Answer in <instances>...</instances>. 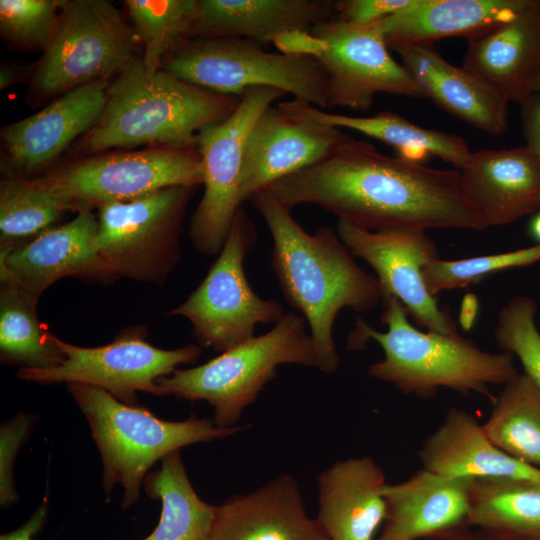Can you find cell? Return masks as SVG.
<instances>
[{"instance_id":"bcb514c9","label":"cell","mask_w":540,"mask_h":540,"mask_svg":"<svg viewBox=\"0 0 540 540\" xmlns=\"http://www.w3.org/2000/svg\"><path fill=\"white\" fill-rule=\"evenodd\" d=\"M16 77V73L10 69H1L0 73V86L1 89L6 88L7 86L11 85L14 78Z\"/></svg>"},{"instance_id":"f546056e","label":"cell","mask_w":540,"mask_h":540,"mask_svg":"<svg viewBox=\"0 0 540 540\" xmlns=\"http://www.w3.org/2000/svg\"><path fill=\"white\" fill-rule=\"evenodd\" d=\"M148 497L161 501L154 530L141 540H209L216 506L204 502L186 473L180 450L161 459L160 467L145 477Z\"/></svg>"},{"instance_id":"cb8c5ba5","label":"cell","mask_w":540,"mask_h":540,"mask_svg":"<svg viewBox=\"0 0 540 540\" xmlns=\"http://www.w3.org/2000/svg\"><path fill=\"white\" fill-rule=\"evenodd\" d=\"M395 52L426 98L485 133H505L508 102L486 82L449 63L432 45L402 47Z\"/></svg>"},{"instance_id":"836d02e7","label":"cell","mask_w":540,"mask_h":540,"mask_svg":"<svg viewBox=\"0 0 540 540\" xmlns=\"http://www.w3.org/2000/svg\"><path fill=\"white\" fill-rule=\"evenodd\" d=\"M134 33L144 44L142 61L147 69H162L164 55L188 40L196 0H127Z\"/></svg>"},{"instance_id":"e575fe53","label":"cell","mask_w":540,"mask_h":540,"mask_svg":"<svg viewBox=\"0 0 540 540\" xmlns=\"http://www.w3.org/2000/svg\"><path fill=\"white\" fill-rule=\"evenodd\" d=\"M540 260V244L508 252L456 260L436 259L423 269L428 291L436 296L443 290L465 288L495 273L534 264Z\"/></svg>"},{"instance_id":"f1b7e54d","label":"cell","mask_w":540,"mask_h":540,"mask_svg":"<svg viewBox=\"0 0 540 540\" xmlns=\"http://www.w3.org/2000/svg\"><path fill=\"white\" fill-rule=\"evenodd\" d=\"M469 525L490 540H540V481L475 479Z\"/></svg>"},{"instance_id":"9c48e42d","label":"cell","mask_w":540,"mask_h":540,"mask_svg":"<svg viewBox=\"0 0 540 540\" xmlns=\"http://www.w3.org/2000/svg\"><path fill=\"white\" fill-rule=\"evenodd\" d=\"M194 188L167 187L98 208V250L114 277L166 281L180 260V232Z\"/></svg>"},{"instance_id":"9a60e30c","label":"cell","mask_w":540,"mask_h":540,"mask_svg":"<svg viewBox=\"0 0 540 540\" xmlns=\"http://www.w3.org/2000/svg\"><path fill=\"white\" fill-rule=\"evenodd\" d=\"M336 232L355 256L376 272L382 299L397 298L414 322L427 331L458 332L448 311L427 289L424 267L439 258L436 243L420 229L368 231L338 219Z\"/></svg>"},{"instance_id":"7bdbcfd3","label":"cell","mask_w":540,"mask_h":540,"mask_svg":"<svg viewBox=\"0 0 540 540\" xmlns=\"http://www.w3.org/2000/svg\"><path fill=\"white\" fill-rule=\"evenodd\" d=\"M478 312V302L472 294L466 295L461 304L460 323L465 330L471 329Z\"/></svg>"},{"instance_id":"6da1fadb","label":"cell","mask_w":540,"mask_h":540,"mask_svg":"<svg viewBox=\"0 0 540 540\" xmlns=\"http://www.w3.org/2000/svg\"><path fill=\"white\" fill-rule=\"evenodd\" d=\"M267 189L290 210L316 205L368 231L487 228L459 170L388 156L345 132L321 160Z\"/></svg>"},{"instance_id":"e0dca14e","label":"cell","mask_w":540,"mask_h":540,"mask_svg":"<svg viewBox=\"0 0 540 540\" xmlns=\"http://www.w3.org/2000/svg\"><path fill=\"white\" fill-rule=\"evenodd\" d=\"M475 478L448 477L420 469L386 484V516L375 540H441L472 529L470 497Z\"/></svg>"},{"instance_id":"ba28073f","label":"cell","mask_w":540,"mask_h":540,"mask_svg":"<svg viewBox=\"0 0 540 540\" xmlns=\"http://www.w3.org/2000/svg\"><path fill=\"white\" fill-rule=\"evenodd\" d=\"M256 241V225L241 208L206 277L168 313L190 321L199 345L223 352L252 338L258 324H275L285 315L280 302L259 297L247 280L244 260Z\"/></svg>"},{"instance_id":"4fadbf2b","label":"cell","mask_w":540,"mask_h":540,"mask_svg":"<svg viewBox=\"0 0 540 540\" xmlns=\"http://www.w3.org/2000/svg\"><path fill=\"white\" fill-rule=\"evenodd\" d=\"M284 95L271 87L248 88L227 119L199 132L204 194L191 217L189 235L200 253L221 251L242 206L240 184L250 131L264 110Z\"/></svg>"},{"instance_id":"d4e9b609","label":"cell","mask_w":540,"mask_h":540,"mask_svg":"<svg viewBox=\"0 0 540 540\" xmlns=\"http://www.w3.org/2000/svg\"><path fill=\"white\" fill-rule=\"evenodd\" d=\"M335 13L336 1L329 0H198L189 39L271 41L284 32H311Z\"/></svg>"},{"instance_id":"7dc6e473","label":"cell","mask_w":540,"mask_h":540,"mask_svg":"<svg viewBox=\"0 0 540 540\" xmlns=\"http://www.w3.org/2000/svg\"><path fill=\"white\" fill-rule=\"evenodd\" d=\"M534 93L540 95V72L536 78L535 84H534Z\"/></svg>"},{"instance_id":"d590c367","label":"cell","mask_w":540,"mask_h":540,"mask_svg":"<svg viewBox=\"0 0 540 540\" xmlns=\"http://www.w3.org/2000/svg\"><path fill=\"white\" fill-rule=\"evenodd\" d=\"M536 313L533 298H513L498 313L494 338L501 351L519 360L523 373L540 389V330Z\"/></svg>"},{"instance_id":"d6986e66","label":"cell","mask_w":540,"mask_h":540,"mask_svg":"<svg viewBox=\"0 0 540 540\" xmlns=\"http://www.w3.org/2000/svg\"><path fill=\"white\" fill-rule=\"evenodd\" d=\"M459 172L464 194L486 227L540 209V162L527 145L471 152Z\"/></svg>"},{"instance_id":"5bb4252c","label":"cell","mask_w":540,"mask_h":540,"mask_svg":"<svg viewBox=\"0 0 540 540\" xmlns=\"http://www.w3.org/2000/svg\"><path fill=\"white\" fill-rule=\"evenodd\" d=\"M382 20L356 25L333 16L311 30L321 40L315 59L327 77V108L365 112L380 93L426 98L412 75L391 56Z\"/></svg>"},{"instance_id":"83f0119b","label":"cell","mask_w":540,"mask_h":540,"mask_svg":"<svg viewBox=\"0 0 540 540\" xmlns=\"http://www.w3.org/2000/svg\"><path fill=\"white\" fill-rule=\"evenodd\" d=\"M277 106L284 112L307 118L318 123L361 132L380 140L398 151V156L419 162L435 156L460 170L471 151L465 140L457 135L421 127L389 111L367 117H354L331 113L311 104L298 101H281Z\"/></svg>"},{"instance_id":"74e56055","label":"cell","mask_w":540,"mask_h":540,"mask_svg":"<svg viewBox=\"0 0 540 540\" xmlns=\"http://www.w3.org/2000/svg\"><path fill=\"white\" fill-rule=\"evenodd\" d=\"M36 417L18 413L0 427V505L6 508L18 500L13 477L15 458L35 425Z\"/></svg>"},{"instance_id":"30bf717a","label":"cell","mask_w":540,"mask_h":540,"mask_svg":"<svg viewBox=\"0 0 540 540\" xmlns=\"http://www.w3.org/2000/svg\"><path fill=\"white\" fill-rule=\"evenodd\" d=\"M35 180L64 211L79 213L167 187H196L203 182V166L197 148L162 147L83 159Z\"/></svg>"},{"instance_id":"60d3db41","label":"cell","mask_w":540,"mask_h":540,"mask_svg":"<svg viewBox=\"0 0 540 540\" xmlns=\"http://www.w3.org/2000/svg\"><path fill=\"white\" fill-rule=\"evenodd\" d=\"M521 108L527 146L540 162V95L534 94Z\"/></svg>"},{"instance_id":"7a4b0ae2","label":"cell","mask_w":540,"mask_h":540,"mask_svg":"<svg viewBox=\"0 0 540 540\" xmlns=\"http://www.w3.org/2000/svg\"><path fill=\"white\" fill-rule=\"evenodd\" d=\"M249 201L271 233V266L283 295L309 325L317 368L333 373L340 365L335 319L344 308L373 309L382 301L379 281L357 264L336 229L321 226L307 233L268 189Z\"/></svg>"},{"instance_id":"5b68a950","label":"cell","mask_w":540,"mask_h":540,"mask_svg":"<svg viewBox=\"0 0 540 540\" xmlns=\"http://www.w3.org/2000/svg\"><path fill=\"white\" fill-rule=\"evenodd\" d=\"M67 388L99 450L103 489L109 497L114 487L120 485L123 509L137 503L147 472L158 460L184 446L223 439L243 429L218 427L212 418L195 415L182 421H167L143 406L125 404L95 386L68 383Z\"/></svg>"},{"instance_id":"484cf974","label":"cell","mask_w":540,"mask_h":540,"mask_svg":"<svg viewBox=\"0 0 540 540\" xmlns=\"http://www.w3.org/2000/svg\"><path fill=\"white\" fill-rule=\"evenodd\" d=\"M422 468L448 477H512L540 481V470L502 451L473 414L451 407L417 451Z\"/></svg>"},{"instance_id":"1f68e13d","label":"cell","mask_w":540,"mask_h":540,"mask_svg":"<svg viewBox=\"0 0 540 540\" xmlns=\"http://www.w3.org/2000/svg\"><path fill=\"white\" fill-rule=\"evenodd\" d=\"M38 299L1 284L0 355L5 364L20 368H48L60 364L65 355L37 317Z\"/></svg>"},{"instance_id":"2e32d148","label":"cell","mask_w":540,"mask_h":540,"mask_svg":"<svg viewBox=\"0 0 540 540\" xmlns=\"http://www.w3.org/2000/svg\"><path fill=\"white\" fill-rule=\"evenodd\" d=\"M97 232V216L82 211L66 224L51 227L17 246L1 249V284L39 299L50 285L64 277L113 278L100 257Z\"/></svg>"},{"instance_id":"7c38bea8","label":"cell","mask_w":540,"mask_h":540,"mask_svg":"<svg viewBox=\"0 0 540 540\" xmlns=\"http://www.w3.org/2000/svg\"><path fill=\"white\" fill-rule=\"evenodd\" d=\"M53 338L64 360L48 368H19V379L40 384H87L128 405H138L137 392L164 396L157 380L181 364H194L200 355V348L194 344L176 349L155 347L146 341L140 328L125 331L98 347H81L55 335Z\"/></svg>"},{"instance_id":"3957f363","label":"cell","mask_w":540,"mask_h":540,"mask_svg":"<svg viewBox=\"0 0 540 540\" xmlns=\"http://www.w3.org/2000/svg\"><path fill=\"white\" fill-rule=\"evenodd\" d=\"M382 303L387 330L378 331L358 318L347 342L350 350L363 349L371 339L381 346L384 358L368 367L372 378L421 399L435 397L440 388L491 397L490 386L504 385L518 373L512 354L484 351L458 332L419 330L397 298L388 296Z\"/></svg>"},{"instance_id":"ee69618b","label":"cell","mask_w":540,"mask_h":540,"mask_svg":"<svg viewBox=\"0 0 540 540\" xmlns=\"http://www.w3.org/2000/svg\"><path fill=\"white\" fill-rule=\"evenodd\" d=\"M528 233L536 244H540V209L532 216L528 224Z\"/></svg>"},{"instance_id":"4dcf8cb0","label":"cell","mask_w":540,"mask_h":540,"mask_svg":"<svg viewBox=\"0 0 540 540\" xmlns=\"http://www.w3.org/2000/svg\"><path fill=\"white\" fill-rule=\"evenodd\" d=\"M483 425L489 439L511 457L540 470V389L522 372L493 400Z\"/></svg>"},{"instance_id":"4316f807","label":"cell","mask_w":540,"mask_h":540,"mask_svg":"<svg viewBox=\"0 0 540 540\" xmlns=\"http://www.w3.org/2000/svg\"><path fill=\"white\" fill-rule=\"evenodd\" d=\"M530 0H410L382 20L390 50L432 45L448 37L469 39L518 15Z\"/></svg>"},{"instance_id":"603a6c76","label":"cell","mask_w":540,"mask_h":540,"mask_svg":"<svg viewBox=\"0 0 540 540\" xmlns=\"http://www.w3.org/2000/svg\"><path fill=\"white\" fill-rule=\"evenodd\" d=\"M317 520L331 540H375L386 516L384 471L370 456L333 463L316 477Z\"/></svg>"},{"instance_id":"ac0fdd59","label":"cell","mask_w":540,"mask_h":540,"mask_svg":"<svg viewBox=\"0 0 540 540\" xmlns=\"http://www.w3.org/2000/svg\"><path fill=\"white\" fill-rule=\"evenodd\" d=\"M342 129L290 115L277 104L257 119L248 136L240 184L242 204L274 182L326 156Z\"/></svg>"},{"instance_id":"52a82bcc","label":"cell","mask_w":540,"mask_h":540,"mask_svg":"<svg viewBox=\"0 0 540 540\" xmlns=\"http://www.w3.org/2000/svg\"><path fill=\"white\" fill-rule=\"evenodd\" d=\"M162 69L222 95L240 97L251 87H271L327 109V77L317 59L269 52L251 39H188L164 60Z\"/></svg>"},{"instance_id":"f6af8a7d","label":"cell","mask_w":540,"mask_h":540,"mask_svg":"<svg viewBox=\"0 0 540 540\" xmlns=\"http://www.w3.org/2000/svg\"><path fill=\"white\" fill-rule=\"evenodd\" d=\"M441 540H490V539L486 537L485 535H483L482 533H480L479 531L470 529L464 533H461V534H458L449 538L441 539Z\"/></svg>"},{"instance_id":"b9f144b4","label":"cell","mask_w":540,"mask_h":540,"mask_svg":"<svg viewBox=\"0 0 540 540\" xmlns=\"http://www.w3.org/2000/svg\"><path fill=\"white\" fill-rule=\"evenodd\" d=\"M48 503L45 500L37 507L32 516L19 528L2 534L0 540H32V537L42 528L47 517Z\"/></svg>"},{"instance_id":"ffe728a7","label":"cell","mask_w":540,"mask_h":540,"mask_svg":"<svg viewBox=\"0 0 540 540\" xmlns=\"http://www.w3.org/2000/svg\"><path fill=\"white\" fill-rule=\"evenodd\" d=\"M462 67L486 82L508 103L523 105L540 72V0L512 19L467 39Z\"/></svg>"},{"instance_id":"f35d334b","label":"cell","mask_w":540,"mask_h":540,"mask_svg":"<svg viewBox=\"0 0 540 540\" xmlns=\"http://www.w3.org/2000/svg\"><path fill=\"white\" fill-rule=\"evenodd\" d=\"M410 0H342L336 1L335 16L350 24L380 21L405 7Z\"/></svg>"},{"instance_id":"8fae6325","label":"cell","mask_w":540,"mask_h":540,"mask_svg":"<svg viewBox=\"0 0 540 540\" xmlns=\"http://www.w3.org/2000/svg\"><path fill=\"white\" fill-rule=\"evenodd\" d=\"M135 33L103 0H64L57 29L34 76L41 95L66 93L120 73L133 56Z\"/></svg>"},{"instance_id":"7402d4cb","label":"cell","mask_w":540,"mask_h":540,"mask_svg":"<svg viewBox=\"0 0 540 540\" xmlns=\"http://www.w3.org/2000/svg\"><path fill=\"white\" fill-rule=\"evenodd\" d=\"M108 86L107 80L81 85L41 111L4 127L1 138L13 165L33 171L93 129L104 111Z\"/></svg>"},{"instance_id":"8992f818","label":"cell","mask_w":540,"mask_h":540,"mask_svg":"<svg viewBox=\"0 0 540 540\" xmlns=\"http://www.w3.org/2000/svg\"><path fill=\"white\" fill-rule=\"evenodd\" d=\"M296 364L317 368V358L305 319L289 312L268 332L253 336L188 369H176L157 380L163 395L204 400L213 408L218 427L237 426L242 412L277 375V368Z\"/></svg>"},{"instance_id":"44dd1931","label":"cell","mask_w":540,"mask_h":540,"mask_svg":"<svg viewBox=\"0 0 540 540\" xmlns=\"http://www.w3.org/2000/svg\"><path fill=\"white\" fill-rule=\"evenodd\" d=\"M209 540H331L306 513L299 485L281 474L216 506Z\"/></svg>"},{"instance_id":"277c9868","label":"cell","mask_w":540,"mask_h":540,"mask_svg":"<svg viewBox=\"0 0 540 540\" xmlns=\"http://www.w3.org/2000/svg\"><path fill=\"white\" fill-rule=\"evenodd\" d=\"M239 100L163 69L151 71L134 58L108 86L104 111L83 147L90 152L144 144L197 148L199 132L227 119Z\"/></svg>"},{"instance_id":"ab89813d","label":"cell","mask_w":540,"mask_h":540,"mask_svg":"<svg viewBox=\"0 0 540 540\" xmlns=\"http://www.w3.org/2000/svg\"><path fill=\"white\" fill-rule=\"evenodd\" d=\"M271 42L282 53L314 58L321 48V40L311 32L306 31L284 32L272 38Z\"/></svg>"},{"instance_id":"d6a6232c","label":"cell","mask_w":540,"mask_h":540,"mask_svg":"<svg viewBox=\"0 0 540 540\" xmlns=\"http://www.w3.org/2000/svg\"><path fill=\"white\" fill-rule=\"evenodd\" d=\"M65 212L35 179L11 175L0 183V248L22 244L49 229Z\"/></svg>"},{"instance_id":"8d00e7d4","label":"cell","mask_w":540,"mask_h":540,"mask_svg":"<svg viewBox=\"0 0 540 540\" xmlns=\"http://www.w3.org/2000/svg\"><path fill=\"white\" fill-rule=\"evenodd\" d=\"M64 0H1L2 36L26 47L46 48L60 19Z\"/></svg>"}]
</instances>
